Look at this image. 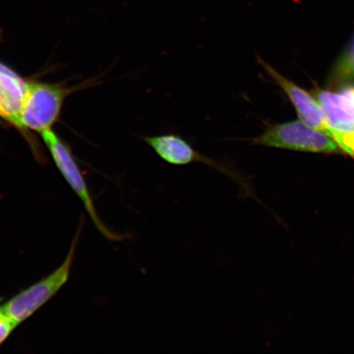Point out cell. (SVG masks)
Listing matches in <instances>:
<instances>
[{"instance_id":"cell-1","label":"cell","mask_w":354,"mask_h":354,"mask_svg":"<svg viewBox=\"0 0 354 354\" xmlns=\"http://www.w3.org/2000/svg\"><path fill=\"white\" fill-rule=\"evenodd\" d=\"M141 140L151 148L162 160L174 166H185L192 163L212 168L236 183L243 197L253 196L249 180L238 169L231 158L215 159L199 153L192 144L183 137L175 134H165L141 137Z\"/></svg>"},{"instance_id":"cell-2","label":"cell","mask_w":354,"mask_h":354,"mask_svg":"<svg viewBox=\"0 0 354 354\" xmlns=\"http://www.w3.org/2000/svg\"><path fill=\"white\" fill-rule=\"evenodd\" d=\"M252 145L312 153H344L328 135L313 129L302 121L270 126L262 135L252 140Z\"/></svg>"},{"instance_id":"cell-3","label":"cell","mask_w":354,"mask_h":354,"mask_svg":"<svg viewBox=\"0 0 354 354\" xmlns=\"http://www.w3.org/2000/svg\"><path fill=\"white\" fill-rule=\"evenodd\" d=\"M79 231L75 236L72 247L64 263L50 276L44 278L28 289L21 291L15 297L0 306V313L15 323L16 326L28 319L43 304L54 296L68 280L75 251L79 239Z\"/></svg>"},{"instance_id":"cell-4","label":"cell","mask_w":354,"mask_h":354,"mask_svg":"<svg viewBox=\"0 0 354 354\" xmlns=\"http://www.w3.org/2000/svg\"><path fill=\"white\" fill-rule=\"evenodd\" d=\"M64 88L47 83H28L19 127L39 133L52 129L66 98Z\"/></svg>"},{"instance_id":"cell-5","label":"cell","mask_w":354,"mask_h":354,"mask_svg":"<svg viewBox=\"0 0 354 354\" xmlns=\"http://www.w3.org/2000/svg\"><path fill=\"white\" fill-rule=\"evenodd\" d=\"M41 134L44 143H46L53 158H54L57 167H59L70 187L82 199L88 214L90 215L98 231L109 241H120L126 240V236L111 231L102 223L99 215L97 214L94 202L92 201L86 183L84 180L82 172L80 171L77 163L75 160L68 145L52 129L44 131Z\"/></svg>"},{"instance_id":"cell-6","label":"cell","mask_w":354,"mask_h":354,"mask_svg":"<svg viewBox=\"0 0 354 354\" xmlns=\"http://www.w3.org/2000/svg\"><path fill=\"white\" fill-rule=\"evenodd\" d=\"M259 63L266 73L275 81L294 104L297 111L300 121L313 129L325 133L334 139L333 131L329 125L324 111L315 97L312 96L304 88L296 85L282 75L277 72L271 66L259 57Z\"/></svg>"},{"instance_id":"cell-7","label":"cell","mask_w":354,"mask_h":354,"mask_svg":"<svg viewBox=\"0 0 354 354\" xmlns=\"http://www.w3.org/2000/svg\"><path fill=\"white\" fill-rule=\"evenodd\" d=\"M336 134L354 131V86L339 91H319L314 95Z\"/></svg>"},{"instance_id":"cell-8","label":"cell","mask_w":354,"mask_h":354,"mask_svg":"<svg viewBox=\"0 0 354 354\" xmlns=\"http://www.w3.org/2000/svg\"><path fill=\"white\" fill-rule=\"evenodd\" d=\"M28 82L0 63V117L19 127Z\"/></svg>"},{"instance_id":"cell-9","label":"cell","mask_w":354,"mask_h":354,"mask_svg":"<svg viewBox=\"0 0 354 354\" xmlns=\"http://www.w3.org/2000/svg\"><path fill=\"white\" fill-rule=\"evenodd\" d=\"M354 80V41L340 57L331 73L330 85H343Z\"/></svg>"},{"instance_id":"cell-10","label":"cell","mask_w":354,"mask_h":354,"mask_svg":"<svg viewBox=\"0 0 354 354\" xmlns=\"http://www.w3.org/2000/svg\"><path fill=\"white\" fill-rule=\"evenodd\" d=\"M335 140L339 144L344 153L354 158V131L339 133L335 135Z\"/></svg>"}]
</instances>
